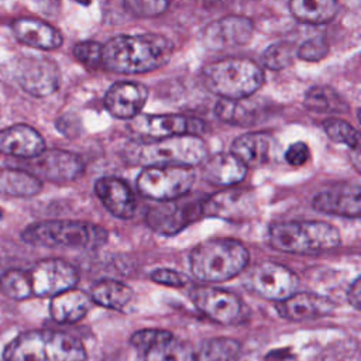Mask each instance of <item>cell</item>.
Masks as SVG:
<instances>
[{"mask_svg":"<svg viewBox=\"0 0 361 361\" xmlns=\"http://www.w3.org/2000/svg\"><path fill=\"white\" fill-rule=\"evenodd\" d=\"M173 44L159 34L117 35L102 45V65L114 73H144L164 66Z\"/></svg>","mask_w":361,"mask_h":361,"instance_id":"1","label":"cell"},{"mask_svg":"<svg viewBox=\"0 0 361 361\" xmlns=\"http://www.w3.org/2000/svg\"><path fill=\"white\" fill-rule=\"evenodd\" d=\"M245 245L228 237L210 238L193 247L189 255L193 276L203 282H224L241 274L248 264Z\"/></svg>","mask_w":361,"mask_h":361,"instance_id":"2","label":"cell"},{"mask_svg":"<svg viewBox=\"0 0 361 361\" xmlns=\"http://www.w3.org/2000/svg\"><path fill=\"white\" fill-rule=\"evenodd\" d=\"M79 338L55 330H31L14 337L3 350V361H85Z\"/></svg>","mask_w":361,"mask_h":361,"instance_id":"3","label":"cell"},{"mask_svg":"<svg viewBox=\"0 0 361 361\" xmlns=\"http://www.w3.org/2000/svg\"><path fill=\"white\" fill-rule=\"evenodd\" d=\"M207 148L199 135H172L158 140H140L127 145L126 159L133 165L195 166L206 159Z\"/></svg>","mask_w":361,"mask_h":361,"instance_id":"4","label":"cell"},{"mask_svg":"<svg viewBox=\"0 0 361 361\" xmlns=\"http://www.w3.org/2000/svg\"><path fill=\"white\" fill-rule=\"evenodd\" d=\"M267 238L272 248L289 254H320L341 244L337 227L312 220L272 223L268 227Z\"/></svg>","mask_w":361,"mask_h":361,"instance_id":"5","label":"cell"},{"mask_svg":"<svg viewBox=\"0 0 361 361\" xmlns=\"http://www.w3.org/2000/svg\"><path fill=\"white\" fill-rule=\"evenodd\" d=\"M23 240L48 248L94 250L107 241V231L93 223L79 220H47L24 228Z\"/></svg>","mask_w":361,"mask_h":361,"instance_id":"6","label":"cell"},{"mask_svg":"<svg viewBox=\"0 0 361 361\" xmlns=\"http://www.w3.org/2000/svg\"><path fill=\"white\" fill-rule=\"evenodd\" d=\"M204 86L227 100H240L255 93L264 83L258 63L247 58H226L203 68Z\"/></svg>","mask_w":361,"mask_h":361,"instance_id":"7","label":"cell"},{"mask_svg":"<svg viewBox=\"0 0 361 361\" xmlns=\"http://www.w3.org/2000/svg\"><path fill=\"white\" fill-rule=\"evenodd\" d=\"M195 182L192 166L152 165L144 166L137 178V190L144 197L162 202L190 192Z\"/></svg>","mask_w":361,"mask_h":361,"instance_id":"8","label":"cell"},{"mask_svg":"<svg viewBox=\"0 0 361 361\" xmlns=\"http://www.w3.org/2000/svg\"><path fill=\"white\" fill-rule=\"evenodd\" d=\"M243 283L254 295L268 300H282L296 292L299 279L285 265L265 261L245 268Z\"/></svg>","mask_w":361,"mask_h":361,"instance_id":"9","label":"cell"},{"mask_svg":"<svg viewBox=\"0 0 361 361\" xmlns=\"http://www.w3.org/2000/svg\"><path fill=\"white\" fill-rule=\"evenodd\" d=\"M203 216V197L186 195L171 200L158 202L145 217L151 230L164 235H173Z\"/></svg>","mask_w":361,"mask_h":361,"instance_id":"10","label":"cell"},{"mask_svg":"<svg viewBox=\"0 0 361 361\" xmlns=\"http://www.w3.org/2000/svg\"><path fill=\"white\" fill-rule=\"evenodd\" d=\"M189 296L195 307L216 323L237 324L247 317V306L230 290L203 285L192 288Z\"/></svg>","mask_w":361,"mask_h":361,"instance_id":"11","label":"cell"},{"mask_svg":"<svg viewBox=\"0 0 361 361\" xmlns=\"http://www.w3.org/2000/svg\"><path fill=\"white\" fill-rule=\"evenodd\" d=\"M30 295L54 296L66 289L75 288L79 281L78 271L61 258H45L25 269Z\"/></svg>","mask_w":361,"mask_h":361,"instance_id":"12","label":"cell"},{"mask_svg":"<svg viewBox=\"0 0 361 361\" xmlns=\"http://www.w3.org/2000/svg\"><path fill=\"white\" fill-rule=\"evenodd\" d=\"M131 133L140 140H158L172 135H199L204 123L183 114H137L130 121Z\"/></svg>","mask_w":361,"mask_h":361,"instance_id":"13","label":"cell"},{"mask_svg":"<svg viewBox=\"0 0 361 361\" xmlns=\"http://www.w3.org/2000/svg\"><path fill=\"white\" fill-rule=\"evenodd\" d=\"M140 350L144 361H193L195 353L189 344L178 340L171 331L145 329L135 331L130 340Z\"/></svg>","mask_w":361,"mask_h":361,"instance_id":"14","label":"cell"},{"mask_svg":"<svg viewBox=\"0 0 361 361\" xmlns=\"http://www.w3.org/2000/svg\"><path fill=\"white\" fill-rule=\"evenodd\" d=\"M16 79L27 93L44 97L58 89L59 69L56 63L48 58L27 56L17 62Z\"/></svg>","mask_w":361,"mask_h":361,"instance_id":"15","label":"cell"},{"mask_svg":"<svg viewBox=\"0 0 361 361\" xmlns=\"http://www.w3.org/2000/svg\"><path fill=\"white\" fill-rule=\"evenodd\" d=\"M31 159L34 175L54 183L72 182L83 172L82 159L78 155L62 149H44L39 155Z\"/></svg>","mask_w":361,"mask_h":361,"instance_id":"16","label":"cell"},{"mask_svg":"<svg viewBox=\"0 0 361 361\" xmlns=\"http://www.w3.org/2000/svg\"><path fill=\"white\" fill-rule=\"evenodd\" d=\"M254 25L243 16H228L209 24L203 31V41L212 49L241 47L252 37Z\"/></svg>","mask_w":361,"mask_h":361,"instance_id":"17","label":"cell"},{"mask_svg":"<svg viewBox=\"0 0 361 361\" xmlns=\"http://www.w3.org/2000/svg\"><path fill=\"white\" fill-rule=\"evenodd\" d=\"M334 306L326 296L312 292H293L276 303V312L286 320L306 322L330 314Z\"/></svg>","mask_w":361,"mask_h":361,"instance_id":"18","label":"cell"},{"mask_svg":"<svg viewBox=\"0 0 361 361\" xmlns=\"http://www.w3.org/2000/svg\"><path fill=\"white\" fill-rule=\"evenodd\" d=\"M312 203L322 213L358 219L361 213V190L358 185L333 186L316 193Z\"/></svg>","mask_w":361,"mask_h":361,"instance_id":"19","label":"cell"},{"mask_svg":"<svg viewBox=\"0 0 361 361\" xmlns=\"http://www.w3.org/2000/svg\"><path fill=\"white\" fill-rule=\"evenodd\" d=\"M148 97V89L137 82H117L104 96L107 111L117 118L131 120L140 114Z\"/></svg>","mask_w":361,"mask_h":361,"instance_id":"20","label":"cell"},{"mask_svg":"<svg viewBox=\"0 0 361 361\" xmlns=\"http://www.w3.org/2000/svg\"><path fill=\"white\" fill-rule=\"evenodd\" d=\"M94 192L107 212L113 216L123 220L134 216L137 207L135 197L127 183L121 179L114 176H103L96 180Z\"/></svg>","mask_w":361,"mask_h":361,"instance_id":"21","label":"cell"},{"mask_svg":"<svg viewBox=\"0 0 361 361\" xmlns=\"http://www.w3.org/2000/svg\"><path fill=\"white\" fill-rule=\"evenodd\" d=\"M230 152L247 168H257L268 164L275 157L276 140L269 133H247L233 141Z\"/></svg>","mask_w":361,"mask_h":361,"instance_id":"22","label":"cell"},{"mask_svg":"<svg viewBox=\"0 0 361 361\" xmlns=\"http://www.w3.org/2000/svg\"><path fill=\"white\" fill-rule=\"evenodd\" d=\"M44 149V138L30 126L16 124L0 131V152L3 154L31 159Z\"/></svg>","mask_w":361,"mask_h":361,"instance_id":"23","label":"cell"},{"mask_svg":"<svg viewBox=\"0 0 361 361\" xmlns=\"http://www.w3.org/2000/svg\"><path fill=\"white\" fill-rule=\"evenodd\" d=\"M203 179L216 186H234L247 173V166L231 152H219L203 161Z\"/></svg>","mask_w":361,"mask_h":361,"instance_id":"24","label":"cell"},{"mask_svg":"<svg viewBox=\"0 0 361 361\" xmlns=\"http://www.w3.org/2000/svg\"><path fill=\"white\" fill-rule=\"evenodd\" d=\"M251 209V197L247 190L228 188L209 197H203V216L221 219H240Z\"/></svg>","mask_w":361,"mask_h":361,"instance_id":"25","label":"cell"},{"mask_svg":"<svg viewBox=\"0 0 361 361\" xmlns=\"http://www.w3.org/2000/svg\"><path fill=\"white\" fill-rule=\"evenodd\" d=\"M90 307V296L80 289L71 288L51 296L49 314L56 323H76L87 314Z\"/></svg>","mask_w":361,"mask_h":361,"instance_id":"26","label":"cell"},{"mask_svg":"<svg viewBox=\"0 0 361 361\" xmlns=\"http://www.w3.org/2000/svg\"><path fill=\"white\" fill-rule=\"evenodd\" d=\"M13 31L18 41L41 49H55L62 44L61 32L35 18H18L13 23Z\"/></svg>","mask_w":361,"mask_h":361,"instance_id":"27","label":"cell"},{"mask_svg":"<svg viewBox=\"0 0 361 361\" xmlns=\"http://www.w3.org/2000/svg\"><path fill=\"white\" fill-rule=\"evenodd\" d=\"M92 302L113 310H123L133 299V289L116 279H102L92 285L89 293Z\"/></svg>","mask_w":361,"mask_h":361,"instance_id":"28","label":"cell"},{"mask_svg":"<svg viewBox=\"0 0 361 361\" xmlns=\"http://www.w3.org/2000/svg\"><path fill=\"white\" fill-rule=\"evenodd\" d=\"M41 180L34 173L14 169L0 168V192L16 196L30 197L41 190Z\"/></svg>","mask_w":361,"mask_h":361,"instance_id":"29","label":"cell"},{"mask_svg":"<svg viewBox=\"0 0 361 361\" xmlns=\"http://www.w3.org/2000/svg\"><path fill=\"white\" fill-rule=\"evenodd\" d=\"M290 13L307 24L329 23L338 10V0H290Z\"/></svg>","mask_w":361,"mask_h":361,"instance_id":"30","label":"cell"},{"mask_svg":"<svg viewBox=\"0 0 361 361\" xmlns=\"http://www.w3.org/2000/svg\"><path fill=\"white\" fill-rule=\"evenodd\" d=\"M240 343L230 337H216L207 340L193 361H237Z\"/></svg>","mask_w":361,"mask_h":361,"instance_id":"31","label":"cell"},{"mask_svg":"<svg viewBox=\"0 0 361 361\" xmlns=\"http://www.w3.org/2000/svg\"><path fill=\"white\" fill-rule=\"evenodd\" d=\"M305 106L310 111L316 113H329V111H341L345 109L344 100L340 94L327 86H314L305 96Z\"/></svg>","mask_w":361,"mask_h":361,"instance_id":"32","label":"cell"},{"mask_svg":"<svg viewBox=\"0 0 361 361\" xmlns=\"http://www.w3.org/2000/svg\"><path fill=\"white\" fill-rule=\"evenodd\" d=\"M323 130L327 134V137L334 142L345 144L347 147H351V148H358V144H360L358 131L345 120H341L338 117H330L324 120Z\"/></svg>","mask_w":361,"mask_h":361,"instance_id":"33","label":"cell"},{"mask_svg":"<svg viewBox=\"0 0 361 361\" xmlns=\"http://www.w3.org/2000/svg\"><path fill=\"white\" fill-rule=\"evenodd\" d=\"M1 292L14 300H24L31 298L25 269H8L0 278Z\"/></svg>","mask_w":361,"mask_h":361,"instance_id":"34","label":"cell"},{"mask_svg":"<svg viewBox=\"0 0 361 361\" xmlns=\"http://www.w3.org/2000/svg\"><path fill=\"white\" fill-rule=\"evenodd\" d=\"M293 61V47L288 42H276L269 45L261 55V62L268 69L279 71L290 65Z\"/></svg>","mask_w":361,"mask_h":361,"instance_id":"35","label":"cell"},{"mask_svg":"<svg viewBox=\"0 0 361 361\" xmlns=\"http://www.w3.org/2000/svg\"><path fill=\"white\" fill-rule=\"evenodd\" d=\"M124 8L134 17L151 18L162 14L169 1L168 0H124Z\"/></svg>","mask_w":361,"mask_h":361,"instance_id":"36","label":"cell"},{"mask_svg":"<svg viewBox=\"0 0 361 361\" xmlns=\"http://www.w3.org/2000/svg\"><path fill=\"white\" fill-rule=\"evenodd\" d=\"M73 55L87 68H97L102 65V44L96 41L78 42L73 47Z\"/></svg>","mask_w":361,"mask_h":361,"instance_id":"37","label":"cell"},{"mask_svg":"<svg viewBox=\"0 0 361 361\" xmlns=\"http://www.w3.org/2000/svg\"><path fill=\"white\" fill-rule=\"evenodd\" d=\"M329 52V44L324 37L317 35L306 39L299 48H298V56L303 61L316 62L323 59Z\"/></svg>","mask_w":361,"mask_h":361,"instance_id":"38","label":"cell"},{"mask_svg":"<svg viewBox=\"0 0 361 361\" xmlns=\"http://www.w3.org/2000/svg\"><path fill=\"white\" fill-rule=\"evenodd\" d=\"M151 279L157 283L173 286V288H180V286L186 285L189 281L186 275H183L178 271H173V269H168V268H158V269L152 271Z\"/></svg>","mask_w":361,"mask_h":361,"instance_id":"39","label":"cell"},{"mask_svg":"<svg viewBox=\"0 0 361 361\" xmlns=\"http://www.w3.org/2000/svg\"><path fill=\"white\" fill-rule=\"evenodd\" d=\"M285 159L288 164L295 166H300L306 164L309 159V147L302 141L290 144L285 151Z\"/></svg>","mask_w":361,"mask_h":361,"instance_id":"40","label":"cell"},{"mask_svg":"<svg viewBox=\"0 0 361 361\" xmlns=\"http://www.w3.org/2000/svg\"><path fill=\"white\" fill-rule=\"evenodd\" d=\"M347 300L354 309L357 310L361 309V278L360 276H357L350 285L347 292Z\"/></svg>","mask_w":361,"mask_h":361,"instance_id":"41","label":"cell"},{"mask_svg":"<svg viewBox=\"0 0 361 361\" xmlns=\"http://www.w3.org/2000/svg\"><path fill=\"white\" fill-rule=\"evenodd\" d=\"M76 1L80 3V4H83V6H87V4H90L92 0H76Z\"/></svg>","mask_w":361,"mask_h":361,"instance_id":"42","label":"cell"},{"mask_svg":"<svg viewBox=\"0 0 361 361\" xmlns=\"http://www.w3.org/2000/svg\"><path fill=\"white\" fill-rule=\"evenodd\" d=\"M1 217H3V212L0 210V219H1Z\"/></svg>","mask_w":361,"mask_h":361,"instance_id":"43","label":"cell"}]
</instances>
